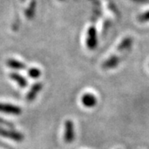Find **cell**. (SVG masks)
Returning a JSON list of instances; mask_svg holds the SVG:
<instances>
[{"instance_id": "6da1fadb", "label": "cell", "mask_w": 149, "mask_h": 149, "mask_svg": "<svg viewBox=\"0 0 149 149\" xmlns=\"http://www.w3.org/2000/svg\"><path fill=\"white\" fill-rule=\"evenodd\" d=\"M74 139V123L71 120H66L65 122L64 140L66 143H70Z\"/></svg>"}, {"instance_id": "7a4b0ae2", "label": "cell", "mask_w": 149, "mask_h": 149, "mask_svg": "<svg viewBox=\"0 0 149 149\" xmlns=\"http://www.w3.org/2000/svg\"><path fill=\"white\" fill-rule=\"evenodd\" d=\"M0 135L3 137H5L11 140L16 141V142H22L23 140V135L21 133H18L14 130H8L0 128Z\"/></svg>"}, {"instance_id": "3957f363", "label": "cell", "mask_w": 149, "mask_h": 149, "mask_svg": "<svg viewBox=\"0 0 149 149\" xmlns=\"http://www.w3.org/2000/svg\"><path fill=\"white\" fill-rule=\"evenodd\" d=\"M86 45H87V47L91 50L95 49L96 46H97L96 31L94 27H91L88 30V36L86 38Z\"/></svg>"}, {"instance_id": "277c9868", "label": "cell", "mask_w": 149, "mask_h": 149, "mask_svg": "<svg viewBox=\"0 0 149 149\" xmlns=\"http://www.w3.org/2000/svg\"><path fill=\"white\" fill-rule=\"evenodd\" d=\"M0 112H3L9 114L19 115L21 113V109L16 105L8 104H0Z\"/></svg>"}, {"instance_id": "5b68a950", "label": "cell", "mask_w": 149, "mask_h": 149, "mask_svg": "<svg viewBox=\"0 0 149 149\" xmlns=\"http://www.w3.org/2000/svg\"><path fill=\"white\" fill-rule=\"evenodd\" d=\"M42 84L41 82H37V83H35L34 85H32L26 96L27 101L31 102L34 100V99L37 97V94L42 91Z\"/></svg>"}, {"instance_id": "8992f818", "label": "cell", "mask_w": 149, "mask_h": 149, "mask_svg": "<svg viewBox=\"0 0 149 149\" xmlns=\"http://www.w3.org/2000/svg\"><path fill=\"white\" fill-rule=\"evenodd\" d=\"M81 102L86 108H93L97 104V98L92 94H85L81 98Z\"/></svg>"}, {"instance_id": "52a82bcc", "label": "cell", "mask_w": 149, "mask_h": 149, "mask_svg": "<svg viewBox=\"0 0 149 149\" xmlns=\"http://www.w3.org/2000/svg\"><path fill=\"white\" fill-rule=\"evenodd\" d=\"M119 61H120L119 57H118L116 56H112L109 59H107L106 61L103 63L102 67H103V69L104 70L113 69L118 65Z\"/></svg>"}, {"instance_id": "ba28073f", "label": "cell", "mask_w": 149, "mask_h": 149, "mask_svg": "<svg viewBox=\"0 0 149 149\" xmlns=\"http://www.w3.org/2000/svg\"><path fill=\"white\" fill-rule=\"evenodd\" d=\"M9 76H10V78L12 79V80H13L14 81H16L17 83L19 85L20 87H22V88H25V87H27V80H26L23 76H22L21 74H17V73H11Z\"/></svg>"}, {"instance_id": "9c48e42d", "label": "cell", "mask_w": 149, "mask_h": 149, "mask_svg": "<svg viewBox=\"0 0 149 149\" xmlns=\"http://www.w3.org/2000/svg\"><path fill=\"white\" fill-rule=\"evenodd\" d=\"M7 65L10 68H12V69L15 70H23L25 68V66H26L23 63H22V62L18 61H16L14 59H9V60H8Z\"/></svg>"}, {"instance_id": "30bf717a", "label": "cell", "mask_w": 149, "mask_h": 149, "mask_svg": "<svg viewBox=\"0 0 149 149\" xmlns=\"http://www.w3.org/2000/svg\"><path fill=\"white\" fill-rule=\"evenodd\" d=\"M131 45H132V40L130 38H126L122 42L119 44L118 50L123 52V51H126L127 49L131 47Z\"/></svg>"}, {"instance_id": "8fae6325", "label": "cell", "mask_w": 149, "mask_h": 149, "mask_svg": "<svg viewBox=\"0 0 149 149\" xmlns=\"http://www.w3.org/2000/svg\"><path fill=\"white\" fill-rule=\"evenodd\" d=\"M41 74H42L41 70L37 69V68H31V69L28 70V75L33 79H37L38 77H40Z\"/></svg>"}, {"instance_id": "7c38bea8", "label": "cell", "mask_w": 149, "mask_h": 149, "mask_svg": "<svg viewBox=\"0 0 149 149\" xmlns=\"http://www.w3.org/2000/svg\"><path fill=\"white\" fill-rule=\"evenodd\" d=\"M139 20L141 22H149V11L144 13L139 17Z\"/></svg>"}, {"instance_id": "4fadbf2b", "label": "cell", "mask_w": 149, "mask_h": 149, "mask_svg": "<svg viewBox=\"0 0 149 149\" xmlns=\"http://www.w3.org/2000/svg\"><path fill=\"white\" fill-rule=\"evenodd\" d=\"M0 123L4 124V125H7V126H8V127H9V128H13V125L11 124L10 123L6 122V121H4V120H3V119H2V118H0Z\"/></svg>"}]
</instances>
